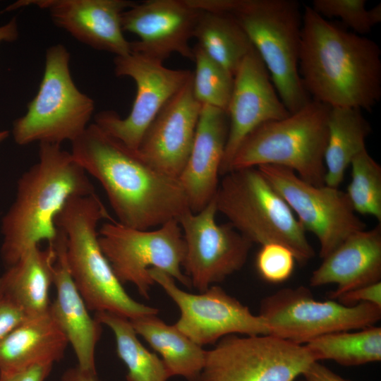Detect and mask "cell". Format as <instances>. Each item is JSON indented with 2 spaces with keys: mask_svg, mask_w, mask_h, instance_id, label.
<instances>
[{
  "mask_svg": "<svg viewBox=\"0 0 381 381\" xmlns=\"http://www.w3.org/2000/svg\"><path fill=\"white\" fill-rule=\"evenodd\" d=\"M351 179L346 192L356 213L381 222V166L367 149L351 162Z\"/></svg>",
  "mask_w": 381,
  "mask_h": 381,
  "instance_id": "cell-30",
  "label": "cell"
},
{
  "mask_svg": "<svg viewBox=\"0 0 381 381\" xmlns=\"http://www.w3.org/2000/svg\"><path fill=\"white\" fill-rule=\"evenodd\" d=\"M200 13L188 0H148L126 10L121 27L139 37L130 42L131 52L162 63L173 53L193 61L189 41Z\"/></svg>",
  "mask_w": 381,
  "mask_h": 381,
  "instance_id": "cell-16",
  "label": "cell"
},
{
  "mask_svg": "<svg viewBox=\"0 0 381 381\" xmlns=\"http://www.w3.org/2000/svg\"><path fill=\"white\" fill-rule=\"evenodd\" d=\"M68 341L47 313L28 316L0 339V373L60 361Z\"/></svg>",
  "mask_w": 381,
  "mask_h": 381,
  "instance_id": "cell-23",
  "label": "cell"
},
{
  "mask_svg": "<svg viewBox=\"0 0 381 381\" xmlns=\"http://www.w3.org/2000/svg\"><path fill=\"white\" fill-rule=\"evenodd\" d=\"M305 345L317 361L329 359L346 366L377 362L381 360V327L330 333Z\"/></svg>",
  "mask_w": 381,
  "mask_h": 381,
  "instance_id": "cell-29",
  "label": "cell"
},
{
  "mask_svg": "<svg viewBox=\"0 0 381 381\" xmlns=\"http://www.w3.org/2000/svg\"><path fill=\"white\" fill-rule=\"evenodd\" d=\"M28 317L19 306L0 293V339Z\"/></svg>",
  "mask_w": 381,
  "mask_h": 381,
  "instance_id": "cell-35",
  "label": "cell"
},
{
  "mask_svg": "<svg viewBox=\"0 0 381 381\" xmlns=\"http://www.w3.org/2000/svg\"><path fill=\"white\" fill-rule=\"evenodd\" d=\"M193 37L210 58L233 76L254 48L238 21L225 13L201 10Z\"/></svg>",
  "mask_w": 381,
  "mask_h": 381,
  "instance_id": "cell-27",
  "label": "cell"
},
{
  "mask_svg": "<svg viewBox=\"0 0 381 381\" xmlns=\"http://www.w3.org/2000/svg\"><path fill=\"white\" fill-rule=\"evenodd\" d=\"M95 318L112 330L117 355L127 368V381H167L171 377L163 361L139 341L130 320L108 312H97Z\"/></svg>",
  "mask_w": 381,
  "mask_h": 381,
  "instance_id": "cell-28",
  "label": "cell"
},
{
  "mask_svg": "<svg viewBox=\"0 0 381 381\" xmlns=\"http://www.w3.org/2000/svg\"><path fill=\"white\" fill-rule=\"evenodd\" d=\"M99 233L100 248L123 284L131 283L139 294L149 298L155 284L150 270H160L183 285L191 287L181 267L186 246L177 219H171L157 229H138L115 220L102 225Z\"/></svg>",
  "mask_w": 381,
  "mask_h": 381,
  "instance_id": "cell-9",
  "label": "cell"
},
{
  "mask_svg": "<svg viewBox=\"0 0 381 381\" xmlns=\"http://www.w3.org/2000/svg\"><path fill=\"white\" fill-rule=\"evenodd\" d=\"M69 61L70 54L63 44L47 49L38 92L25 114L13 122L12 133L18 145L72 143L89 126L95 102L75 85Z\"/></svg>",
  "mask_w": 381,
  "mask_h": 381,
  "instance_id": "cell-8",
  "label": "cell"
},
{
  "mask_svg": "<svg viewBox=\"0 0 381 381\" xmlns=\"http://www.w3.org/2000/svg\"><path fill=\"white\" fill-rule=\"evenodd\" d=\"M226 114L229 126L220 168V175L223 176L228 172L237 148L251 131L265 123L283 119L290 114L254 48L243 59L234 76Z\"/></svg>",
  "mask_w": 381,
  "mask_h": 381,
  "instance_id": "cell-17",
  "label": "cell"
},
{
  "mask_svg": "<svg viewBox=\"0 0 381 381\" xmlns=\"http://www.w3.org/2000/svg\"><path fill=\"white\" fill-rule=\"evenodd\" d=\"M195 64L193 72V92L202 105H209L226 112L230 101L234 76L210 58L196 44L193 48Z\"/></svg>",
  "mask_w": 381,
  "mask_h": 381,
  "instance_id": "cell-31",
  "label": "cell"
},
{
  "mask_svg": "<svg viewBox=\"0 0 381 381\" xmlns=\"http://www.w3.org/2000/svg\"><path fill=\"white\" fill-rule=\"evenodd\" d=\"M205 11L231 15L249 37L289 113L311 99L298 71L303 11L296 0H191Z\"/></svg>",
  "mask_w": 381,
  "mask_h": 381,
  "instance_id": "cell-4",
  "label": "cell"
},
{
  "mask_svg": "<svg viewBox=\"0 0 381 381\" xmlns=\"http://www.w3.org/2000/svg\"><path fill=\"white\" fill-rule=\"evenodd\" d=\"M298 71L313 100L371 110L381 98V51L373 40L303 11Z\"/></svg>",
  "mask_w": 381,
  "mask_h": 381,
  "instance_id": "cell-2",
  "label": "cell"
},
{
  "mask_svg": "<svg viewBox=\"0 0 381 381\" xmlns=\"http://www.w3.org/2000/svg\"><path fill=\"white\" fill-rule=\"evenodd\" d=\"M18 37V30L16 18H12L6 24L0 26V43L13 42Z\"/></svg>",
  "mask_w": 381,
  "mask_h": 381,
  "instance_id": "cell-39",
  "label": "cell"
},
{
  "mask_svg": "<svg viewBox=\"0 0 381 381\" xmlns=\"http://www.w3.org/2000/svg\"><path fill=\"white\" fill-rule=\"evenodd\" d=\"M336 299L341 304L349 306L370 303L381 308V281L347 291Z\"/></svg>",
  "mask_w": 381,
  "mask_h": 381,
  "instance_id": "cell-34",
  "label": "cell"
},
{
  "mask_svg": "<svg viewBox=\"0 0 381 381\" xmlns=\"http://www.w3.org/2000/svg\"><path fill=\"white\" fill-rule=\"evenodd\" d=\"M365 0H314L312 9L325 19L336 18L354 33L363 35L381 22V4L367 9Z\"/></svg>",
  "mask_w": 381,
  "mask_h": 381,
  "instance_id": "cell-32",
  "label": "cell"
},
{
  "mask_svg": "<svg viewBox=\"0 0 381 381\" xmlns=\"http://www.w3.org/2000/svg\"><path fill=\"white\" fill-rule=\"evenodd\" d=\"M330 108L311 99L287 116L259 126L241 142L227 173L275 165L291 169L310 184L325 185Z\"/></svg>",
  "mask_w": 381,
  "mask_h": 381,
  "instance_id": "cell-6",
  "label": "cell"
},
{
  "mask_svg": "<svg viewBox=\"0 0 381 381\" xmlns=\"http://www.w3.org/2000/svg\"><path fill=\"white\" fill-rule=\"evenodd\" d=\"M71 153L100 183L123 225L150 229L190 210L179 179L155 169L95 123L71 143Z\"/></svg>",
  "mask_w": 381,
  "mask_h": 381,
  "instance_id": "cell-1",
  "label": "cell"
},
{
  "mask_svg": "<svg viewBox=\"0 0 381 381\" xmlns=\"http://www.w3.org/2000/svg\"><path fill=\"white\" fill-rule=\"evenodd\" d=\"M56 260L54 244L44 249L40 245L32 247L0 277V293L28 316L47 313Z\"/></svg>",
  "mask_w": 381,
  "mask_h": 381,
  "instance_id": "cell-24",
  "label": "cell"
},
{
  "mask_svg": "<svg viewBox=\"0 0 381 381\" xmlns=\"http://www.w3.org/2000/svg\"><path fill=\"white\" fill-rule=\"evenodd\" d=\"M214 198L217 212L253 244H283L301 264L314 257L306 231L257 167L224 175Z\"/></svg>",
  "mask_w": 381,
  "mask_h": 381,
  "instance_id": "cell-7",
  "label": "cell"
},
{
  "mask_svg": "<svg viewBox=\"0 0 381 381\" xmlns=\"http://www.w3.org/2000/svg\"><path fill=\"white\" fill-rule=\"evenodd\" d=\"M54 246L56 260L53 270V284L56 296L50 303L49 313L71 344L78 366L96 374L95 347L101 337L102 324L90 315L73 281L66 260V236L60 229Z\"/></svg>",
  "mask_w": 381,
  "mask_h": 381,
  "instance_id": "cell-21",
  "label": "cell"
},
{
  "mask_svg": "<svg viewBox=\"0 0 381 381\" xmlns=\"http://www.w3.org/2000/svg\"><path fill=\"white\" fill-rule=\"evenodd\" d=\"M135 4L128 0L20 1L6 11L31 4L46 8L55 25L78 41L121 56L131 52L130 42L121 27V15Z\"/></svg>",
  "mask_w": 381,
  "mask_h": 381,
  "instance_id": "cell-19",
  "label": "cell"
},
{
  "mask_svg": "<svg viewBox=\"0 0 381 381\" xmlns=\"http://www.w3.org/2000/svg\"><path fill=\"white\" fill-rule=\"evenodd\" d=\"M296 260L293 252L279 243L261 246L255 259L256 270L260 277L272 284L286 281L293 274Z\"/></svg>",
  "mask_w": 381,
  "mask_h": 381,
  "instance_id": "cell-33",
  "label": "cell"
},
{
  "mask_svg": "<svg viewBox=\"0 0 381 381\" xmlns=\"http://www.w3.org/2000/svg\"><path fill=\"white\" fill-rule=\"evenodd\" d=\"M260 315L270 334L303 344L320 336L375 325L381 308L370 303L345 306L333 299L315 300L304 286L285 288L263 298Z\"/></svg>",
  "mask_w": 381,
  "mask_h": 381,
  "instance_id": "cell-11",
  "label": "cell"
},
{
  "mask_svg": "<svg viewBox=\"0 0 381 381\" xmlns=\"http://www.w3.org/2000/svg\"><path fill=\"white\" fill-rule=\"evenodd\" d=\"M53 364H39L11 373H0V381H45Z\"/></svg>",
  "mask_w": 381,
  "mask_h": 381,
  "instance_id": "cell-36",
  "label": "cell"
},
{
  "mask_svg": "<svg viewBox=\"0 0 381 381\" xmlns=\"http://www.w3.org/2000/svg\"><path fill=\"white\" fill-rule=\"evenodd\" d=\"M9 135V131H0V143L5 140Z\"/></svg>",
  "mask_w": 381,
  "mask_h": 381,
  "instance_id": "cell-40",
  "label": "cell"
},
{
  "mask_svg": "<svg viewBox=\"0 0 381 381\" xmlns=\"http://www.w3.org/2000/svg\"><path fill=\"white\" fill-rule=\"evenodd\" d=\"M229 126L226 111L202 105L193 146L179 177L193 212L202 210L217 194Z\"/></svg>",
  "mask_w": 381,
  "mask_h": 381,
  "instance_id": "cell-20",
  "label": "cell"
},
{
  "mask_svg": "<svg viewBox=\"0 0 381 381\" xmlns=\"http://www.w3.org/2000/svg\"><path fill=\"white\" fill-rule=\"evenodd\" d=\"M381 224L356 231L322 258L310 279L311 286L334 284L330 299L363 286L380 282Z\"/></svg>",
  "mask_w": 381,
  "mask_h": 381,
  "instance_id": "cell-22",
  "label": "cell"
},
{
  "mask_svg": "<svg viewBox=\"0 0 381 381\" xmlns=\"http://www.w3.org/2000/svg\"><path fill=\"white\" fill-rule=\"evenodd\" d=\"M257 168L285 200L304 230L317 237L322 259L350 235L366 229L346 192L339 188L310 184L283 167L262 165Z\"/></svg>",
  "mask_w": 381,
  "mask_h": 381,
  "instance_id": "cell-12",
  "label": "cell"
},
{
  "mask_svg": "<svg viewBox=\"0 0 381 381\" xmlns=\"http://www.w3.org/2000/svg\"><path fill=\"white\" fill-rule=\"evenodd\" d=\"M137 334L162 357L171 377L181 375L188 381H200L207 351L179 330L166 324L157 314L130 320Z\"/></svg>",
  "mask_w": 381,
  "mask_h": 381,
  "instance_id": "cell-25",
  "label": "cell"
},
{
  "mask_svg": "<svg viewBox=\"0 0 381 381\" xmlns=\"http://www.w3.org/2000/svg\"><path fill=\"white\" fill-rule=\"evenodd\" d=\"M303 381H306V380H303Z\"/></svg>",
  "mask_w": 381,
  "mask_h": 381,
  "instance_id": "cell-41",
  "label": "cell"
},
{
  "mask_svg": "<svg viewBox=\"0 0 381 381\" xmlns=\"http://www.w3.org/2000/svg\"><path fill=\"white\" fill-rule=\"evenodd\" d=\"M202 104L193 92V73L146 130L138 152L150 166L179 179L188 161Z\"/></svg>",
  "mask_w": 381,
  "mask_h": 381,
  "instance_id": "cell-18",
  "label": "cell"
},
{
  "mask_svg": "<svg viewBox=\"0 0 381 381\" xmlns=\"http://www.w3.org/2000/svg\"><path fill=\"white\" fill-rule=\"evenodd\" d=\"M149 273L180 310L176 327L198 345L214 344L230 334H270L261 315L253 314L220 286L213 285L193 294L179 289L175 279L160 270L151 269Z\"/></svg>",
  "mask_w": 381,
  "mask_h": 381,
  "instance_id": "cell-15",
  "label": "cell"
},
{
  "mask_svg": "<svg viewBox=\"0 0 381 381\" xmlns=\"http://www.w3.org/2000/svg\"><path fill=\"white\" fill-rule=\"evenodd\" d=\"M315 361L305 344L271 334H230L207 351L200 381H294Z\"/></svg>",
  "mask_w": 381,
  "mask_h": 381,
  "instance_id": "cell-10",
  "label": "cell"
},
{
  "mask_svg": "<svg viewBox=\"0 0 381 381\" xmlns=\"http://www.w3.org/2000/svg\"><path fill=\"white\" fill-rule=\"evenodd\" d=\"M114 64L116 76L130 77L135 81V99L126 117L105 110L96 114L95 123L130 150L138 152L150 124L193 72L168 68L162 62L133 52L115 56Z\"/></svg>",
  "mask_w": 381,
  "mask_h": 381,
  "instance_id": "cell-13",
  "label": "cell"
},
{
  "mask_svg": "<svg viewBox=\"0 0 381 381\" xmlns=\"http://www.w3.org/2000/svg\"><path fill=\"white\" fill-rule=\"evenodd\" d=\"M95 188L71 152L61 145L41 143L39 160L19 179L15 201L3 217L1 253L11 266L43 241H56V218L74 197L92 194Z\"/></svg>",
  "mask_w": 381,
  "mask_h": 381,
  "instance_id": "cell-3",
  "label": "cell"
},
{
  "mask_svg": "<svg viewBox=\"0 0 381 381\" xmlns=\"http://www.w3.org/2000/svg\"><path fill=\"white\" fill-rule=\"evenodd\" d=\"M111 218L95 193L71 198L56 218L66 236V255L73 281L88 310L128 320L157 314L158 309L133 299L116 277L99 243L97 225Z\"/></svg>",
  "mask_w": 381,
  "mask_h": 381,
  "instance_id": "cell-5",
  "label": "cell"
},
{
  "mask_svg": "<svg viewBox=\"0 0 381 381\" xmlns=\"http://www.w3.org/2000/svg\"><path fill=\"white\" fill-rule=\"evenodd\" d=\"M371 131L362 111L349 107H331L325 152V185L339 188L352 159L366 149Z\"/></svg>",
  "mask_w": 381,
  "mask_h": 381,
  "instance_id": "cell-26",
  "label": "cell"
},
{
  "mask_svg": "<svg viewBox=\"0 0 381 381\" xmlns=\"http://www.w3.org/2000/svg\"><path fill=\"white\" fill-rule=\"evenodd\" d=\"M61 381H100L97 375L83 370L78 365L66 370L62 377Z\"/></svg>",
  "mask_w": 381,
  "mask_h": 381,
  "instance_id": "cell-38",
  "label": "cell"
},
{
  "mask_svg": "<svg viewBox=\"0 0 381 381\" xmlns=\"http://www.w3.org/2000/svg\"><path fill=\"white\" fill-rule=\"evenodd\" d=\"M303 376L306 381H349L331 370L315 361L310 365Z\"/></svg>",
  "mask_w": 381,
  "mask_h": 381,
  "instance_id": "cell-37",
  "label": "cell"
},
{
  "mask_svg": "<svg viewBox=\"0 0 381 381\" xmlns=\"http://www.w3.org/2000/svg\"><path fill=\"white\" fill-rule=\"evenodd\" d=\"M217 212L214 198L200 212L189 210L178 219L186 246L182 267L200 293L240 270L253 246L229 222L217 224Z\"/></svg>",
  "mask_w": 381,
  "mask_h": 381,
  "instance_id": "cell-14",
  "label": "cell"
}]
</instances>
